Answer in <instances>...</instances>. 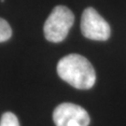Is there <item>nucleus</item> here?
<instances>
[{
    "instance_id": "f257e3e1",
    "label": "nucleus",
    "mask_w": 126,
    "mask_h": 126,
    "mask_svg": "<svg viewBox=\"0 0 126 126\" xmlns=\"http://www.w3.org/2000/svg\"><path fill=\"white\" fill-rule=\"evenodd\" d=\"M59 77L76 89L88 90L94 85L96 75L92 63L79 54H68L58 62Z\"/></svg>"
},
{
    "instance_id": "39448f33",
    "label": "nucleus",
    "mask_w": 126,
    "mask_h": 126,
    "mask_svg": "<svg viewBox=\"0 0 126 126\" xmlns=\"http://www.w3.org/2000/svg\"><path fill=\"white\" fill-rule=\"evenodd\" d=\"M11 35L12 30L9 23L3 18H0V43L9 40L11 37Z\"/></svg>"
},
{
    "instance_id": "7ed1b4c3",
    "label": "nucleus",
    "mask_w": 126,
    "mask_h": 126,
    "mask_svg": "<svg viewBox=\"0 0 126 126\" xmlns=\"http://www.w3.org/2000/svg\"><path fill=\"white\" fill-rule=\"evenodd\" d=\"M82 35L92 40H108L111 34L108 22L94 8L84 9L80 22Z\"/></svg>"
},
{
    "instance_id": "f03ea898",
    "label": "nucleus",
    "mask_w": 126,
    "mask_h": 126,
    "mask_svg": "<svg viewBox=\"0 0 126 126\" xmlns=\"http://www.w3.org/2000/svg\"><path fill=\"white\" fill-rule=\"evenodd\" d=\"M74 21L75 16L68 8L56 6L44 23L43 31L46 39L54 43L62 42L67 36Z\"/></svg>"
},
{
    "instance_id": "423d86ee",
    "label": "nucleus",
    "mask_w": 126,
    "mask_h": 126,
    "mask_svg": "<svg viewBox=\"0 0 126 126\" xmlns=\"http://www.w3.org/2000/svg\"><path fill=\"white\" fill-rule=\"evenodd\" d=\"M0 126H20L18 118L11 112H6L0 120Z\"/></svg>"
},
{
    "instance_id": "20e7f679",
    "label": "nucleus",
    "mask_w": 126,
    "mask_h": 126,
    "mask_svg": "<svg viewBox=\"0 0 126 126\" xmlns=\"http://www.w3.org/2000/svg\"><path fill=\"white\" fill-rule=\"evenodd\" d=\"M53 122L56 126H88L90 116L80 106L73 103H63L53 111Z\"/></svg>"
}]
</instances>
